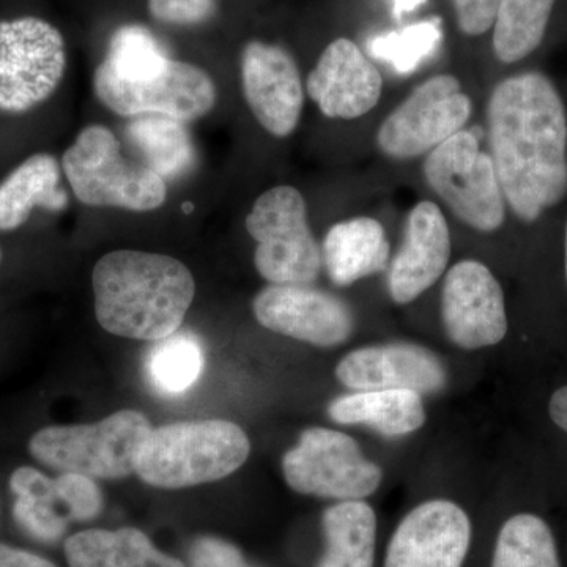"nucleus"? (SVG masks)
Masks as SVG:
<instances>
[{
    "mask_svg": "<svg viewBox=\"0 0 567 567\" xmlns=\"http://www.w3.org/2000/svg\"><path fill=\"white\" fill-rule=\"evenodd\" d=\"M488 142L503 196L524 223H535L567 194V115L543 73L498 82L487 104Z\"/></svg>",
    "mask_w": 567,
    "mask_h": 567,
    "instance_id": "f257e3e1",
    "label": "nucleus"
},
{
    "mask_svg": "<svg viewBox=\"0 0 567 567\" xmlns=\"http://www.w3.org/2000/svg\"><path fill=\"white\" fill-rule=\"evenodd\" d=\"M95 315L107 333L162 341L177 333L196 295L185 264L163 254L121 249L93 268Z\"/></svg>",
    "mask_w": 567,
    "mask_h": 567,
    "instance_id": "f03ea898",
    "label": "nucleus"
},
{
    "mask_svg": "<svg viewBox=\"0 0 567 567\" xmlns=\"http://www.w3.org/2000/svg\"><path fill=\"white\" fill-rule=\"evenodd\" d=\"M251 445L240 425L224 420L183 421L152 429L136 461L137 476L158 488H185L233 475Z\"/></svg>",
    "mask_w": 567,
    "mask_h": 567,
    "instance_id": "7ed1b4c3",
    "label": "nucleus"
},
{
    "mask_svg": "<svg viewBox=\"0 0 567 567\" xmlns=\"http://www.w3.org/2000/svg\"><path fill=\"white\" fill-rule=\"evenodd\" d=\"M151 421L136 410H122L93 424L50 425L29 442L32 457L61 473L121 480L136 473Z\"/></svg>",
    "mask_w": 567,
    "mask_h": 567,
    "instance_id": "20e7f679",
    "label": "nucleus"
},
{
    "mask_svg": "<svg viewBox=\"0 0 567 567\" xmlns=\"http://www.w3.org/2000/svg\"><path fill=\"white\" fill-rule=\"evenodd\" d=\"M62 169L78 200L89 207L152 212L166 203V183L144 163L123 156L121 142L102 125L78 134Z\"/></svg>",
    "mask_w": 567,
    "mask_h": 567,
    "instance_id": "39448f33",
    "label": "nucleus"
},
{
    "mask_svg": "<svg viewBox=\"0 0 567 567\" xmlns=\"http://www.w3.org/2000/svg\"><path fill=\"white\" fill-rule=\"evenodd\" d=\"M246 230L257 241L254 264L276 286H309L322 268V249L308 223L305 197L293 186H275L254 203Z\"/></svg>",
    "mask_w": 567,
    "mask_h": 567,
    "instance_id": "423d86ee",
    "label": "nucleus"
},
{
    "mask_svg": "<svg viewBox=\"0 0 567 567\" xmlns=\"http://www.w3.org/2000/svg\"><path fill=\"white\" fill-rule=\"evenodd\" d=\"M424 178L454 215L480 233H495L506 219V200L494 159L477 137L462 130L427 153Z\"/></svg>",
    "mask_w": 567,
    "mask_h": 567,
    "instance_id": "0eeeda50",
    "label": "nucleus"
},
{
    "mask_svg": "<svg viewBox=\"0 0 567 567\" xmlns=\"http://www.w3.org/2000/svg\"><path fill=\"white\" fill-rule=\"evenodd\" d=\"M93 87L100 102L123 117L163 115L192 122L208 114L216 103L215 82L207 71L173 59L132 78L118 76L100 63Z\"/></svg>",
    "mask_w": 567,
    "mask_h": 567,
    "instance_id": "6e6552de",
    "label": "nucleus"
},
{
    "mask_svg": "<svg viewBox=\"0 0 567 567\" xmlns=\"http://www.w3.org/2000/svg\"><path fill=\"white\" fill-rule=\"evenodd\" d=\"M62 33L40 18L0 21V111L28 112L58 91L65 73Z\"/></svg>",
    "mask_w": 567,
    "mask_h": 567,
    "instance_id": "1a4fd4ad",
    "label": "nucleus"
},
{
    "mask_svg": "<svg viewBox=\"0 0 567 567\" xmlns=\"http://www.w3.org/2000/svg\"><path fill=\"white\" fill-rule=\"evenodd\" d=\"M286 483L298 494L363 499L382 483V470L368 461L352 436L331 429L311 427L282 458Z\"/></svg>",
    "mask_w": 567,
    "mask_h": 567,
    "instance_id": "9d476101",
    "label": "nucleus"
},
{
    "mask_svg": "<svg viewBox=\"0 0 567 567\" xmlns=\"http://www.w3.org/2000/svg\"><path fill=\"white\" fill-rule=\"evenodd\" d=\"M472 110V100L457 78L439 74L417 85L390 112L377 132V145L393 159L427 155L465 130Z\"/></svg>",
    "mask_w": 567,
    "mask_h": 567,
    "instance_id": "9b49d317",
    "label": "nucleus"
},
{
    "mask_svg": "<svg viewBox=\"0 0 567 567\" xmlns=\"http://www.w3.org/2000/svg\"><path fill=\"white\" fill-rule=\"evenodd\" d=\"M442 319L447 338L461 349H483L505 339V295L486 265L461 260L447 271L442 292Z\"/></svg>",
    "mask_w": 567,
    "mask_h": 567,
    "instance_id": "f8f14e48",
    "label": "nucleus"
},
{
    "mask_svg": "<svg viewBox=\"0 0 567 567\" xmlns=\"http://www.w3.org/2000/svg\"><path fill=\"white\" fill-rule=\"evenodd\" d=\"M252 311L267 330L316 347L342 344L353 333L349 306L309 286L271 284L256 295Z\"/></svg>",
    "mask_w": 567,
    "mask_h": 567,
    "instance_id": "ddd939ff",
    "label": "nucleus"
},
{
    "mask_svg": "<svg viewBox=\"0 0 567 567\" xmlns=\"http://www.w3.org/2000/svg\"><path fill=\"white\" fill-rule=\"evenodd\" d=\"M472 540L465 511L447 499H432L410 511L399 524L385 567H462Z\"/></svg>",
    "mask_w": 567,
    "mask_h": 567,
    "instance_id": "4468645a",
    "label": "nucleus"
},
{
    "mask_svg": "<svg viewBox=\"0 0 567 567\" xmlns=\"http://www.w3.org/2000/svg\"><path fill=\"white\" fill-rule=\"evenodd\" d=\"M241 84L257 122L276 137L295 132L303 111L305 92L292 55L281 47L251 41L241 54Z\"/></svg>",
    "mask_w": 567,
    "mask_h": 567,
    "instance_id": "2eb2a0df",
    "label": "nucleus"
},
{
    "mask_svg": "<svg viewBox=\"0 0 567 567\" xmlns=\"http://www.w3.org/2000/svg\"><path fill=\"white\" fill-rule=\"evenodd\" d=\"M306 89L324 117L354 121L380 102L383 78L354 41L338 39L324 48Z\"/></svg>",
    "mask_w": 567,
    "mask_h": 567,
    "instance_id": "dca6fc26",
    "label": "nucleus"
},
{
    "mask_svg": "<svg viewBox=\"0 0 567 567\" xmlns=\"http://www.w3.org/2000/svg\"><path fill=\"white\" fill-rule=\"evenodd\" d=\"M342 385L354 391L410 390L435 393L446 383L442 361L415 344L364 347L342 358L336 368Z\"/></svg>",
    "mask_w": 567,
    "mask_h": 567,
    "instance_id": "f3484780",
    "label": "nucleus"
},
{
    "mask_svg": "<svg viewBox=\"0 0 567 567\" xmlns=\"http://www.w3.org/2000/svg\"><path fill=\"white\" fill-rule=\"evenodd\" d=\"M451 234L445 215L432 200L416 204L406 218L404 241L388 271V290L398 305H409L445 274Z\"/></svg>",
    "mask_w": 567,
    "mask_h": 567,
    "instance_id": "a211bd4d",
    "label": "nucleus"
},
{
    "mask_svg": "<svg viewBox=\"0 0 567 567\" xmlns=\"http://www.w3.org/2000/svg\"><path fill=\"white\" fill-rule=\"evenodd\" d=\"M390 244L382 224L368 216L346 219L328 230L322 262L336 286L347 287L386 270Z\"/></svg>",
    "mask_w": 567,
    "mask_h": 567,
    "instance_id": "6ab92c4d",
    "label": "nucleus"
},
{
    "mask_svg": "<svg viewBox=\"0 0 567 567\" xmlns=\"http://www.w3.org/2000/svg\"><path fill=\"white\" fill-rule=\"evenodd\" d=\"M69 196L61 189V166L48 153H37L0 182V233L28 221L35 207L62 212Z\"/></svg>",
    "mask_w": 567,
    "mask_h": 567,
    "instance_id": "aec40b11",
    "label": "nucleus"
},
{
    "mask_svg": "<svg viewBox=\"0 0 567 567\" xmlns=\"http://www.w3.org/2000/svg\"><path fill=\"white\" fill-rule=\"evenodd\" d=\"M70 567H186L137 528L87 529L65 540Z\"/></svg>",
    "mask_w": 567,
    "mask_h": 567,
    "instance_id": "412c9836",
    "label": "nucleus"
},
{
    "mask_svg": "<svg viewBox=\"0 0 567 567\" xmlns=\"http://www.w3.org/2000/svg\"><path fill=\"white\" fill-rule=\"evenodd\" d=\"M339 424H365L380 435L412 434L425 423L421 394L410 390L357 391L341 395L328 406Z\"/></svg>",
    "mask_w": 567,
    "mask_h": 567,
    "instance_id": "4be33fe9",
    "label": "nucleus"
},
{
    "mask_svg": "<svg viewBox=\"0 0 567 567\" xmlns=\"http://www.w3.org/2000/svg\"><path fill=\"white\" fill-rule=\"evenodd\" d=\"M327 551L317 567H374L377 517L361 499L328 507L323 514Z\"/></svg>",
    "mask_w": 567,
    "mask_h": 567,
    "instance_id": "5701e85b",
    "label": "nucleus"
},
{
    "mask_svg": "<svg viewBox=\"0 0 567 567\" xmlns=\"http://www.w3.org/2000/svg\"><path fill=\"white\" fill-rule=\"evenodd\" d=\"M128 140L162 178L181 177L194 164V148L182 122L163 115H145L130 123Z\"/></svg>",
    "mask_w": 567,
    "mask_h": 567,
    "instance_id": "b1692460",
    "label": "nucleus"
},
{
    "mask_svg": "<svg viewBox=\"0 0 567 567\" xmlns=\"http://www.w3.org/2000/svg\"><path fill=\"white\" fill-rule=\"evenodd\" d=\"M557 0H499L494 51L503 63H516L537 50L546 35Z\"/></svg>",
    "mask_w": 567,
    "mask_h": 567,
    "instance_id": "393cba45",
    "label": "nucleus"
},
{
    "mask_svg": "<svg viewBox=\"0 0 567 567\" xmlns=\"http://www.w3.org/2000/svg\"><path fill=\"white\" fill-rule=\"evenodd\" d=\"M203 342L193 333H174L156 341L145 360L148 383L163 395L185 394L203 375Z\"/></svg>",
    "mask_w": 567,
    "mask_h": 567,
    "instance_id": "a878e982",
    "label": "nucleus"
},
{
    "mask_svg": "<svg viewBox=\"0 0 567 567\" xmlns=\"http://www.w3.org/2000/svg\"><path fill=\"white\" fill-rule=\"evenodd\" d=\"M492 567H561L546 522L533 514L511 517L499 529Z\"/></svg>",
    "mask_w": 567,
    "mask_h": 567,
    "instance_id": "bb28decb",
    "label": "nucleus"
},
{
    "mask_svg": "<svg viewBox=\"0 0 567 567\" xmlns=\"http://www.w3.org/2000/svg\"><path fill=\"white\" fill-rule=\"evenodd\" d=\"M442 33L434 22L406 28L405 31L379 37L371 43V54L394 66L401 74L412 73L439 47Z\"/></svg>",
    "mask_w": 567,
    "mask_h": 567,
    "instance_id": "cd10ccee",
    "label": "nucleus"
},
{
    "mask_svg": "<svg viewBox=\"0 0 567 567\" xmlns=\"http://www.w3.org/2000/svg\"><path fill=\"white\" fill-rule=\"evenodd\" d=\"M13 517L17 524L28 535L41 543H54L65 533L70 518L61 507L39 499L17 498L13 506Z\"/></svg>",
    "mask_w": 567,
    "mask_h": 567,
    "instance_id": "c85d7f7f",
    "label": "nucleus"
},
{
    "mask_svg": "<svg viewBox=\"0 0 567 567\" xmlns=\"http://www.w3.org/2000/svg\"><path fill=\"white\" fill-rule=\"evenodd\" d=\"M55 487L70 520L87 522L102 513V492L92 477L80 473H62L55 477Z\"/></svg>",
    "mask_w": 567,
    "mask_h": 567,
    "instance_id": "c756f323",
    "label": "nucleus"
},
{
    "mask_svg": "<svg viewBox=\"0 0 567 567\" xmlns=\"http://www.w3.org/2000/svg\"><path fill=\"white\" fill-rule=\"evenodd\" d=\"M215 11L216 0H148V13L164 24H203Z\"/></svg>",
    "mask_w": 567,
    "mask_h": 567,
    "instance_id": "7c9ffc66",
    "label": "nucleus"
},
{
    "mask_svg": "<svg viewBox=\"0 0 567 567\" xmlns=\"http://www.w3.org/2000/svg\"><path fill=\"white\" fill-rule=\"evenodd\" d=\"M192 567H251L237 547L218 537H200L189 551Z\"/></svg>",
    "mask_w": 567,
    "mask_h": 567,
    "instance_id": "2f4dec72",
    "label": "nucleus"
},
{
    "mask_svg": "<svg viewBox=\"0 0 567 567\" xmlns=\"http://www.w3.org/2000/svg\"><path fill=\"white\" fill-rule=\"evenodd\" d=\"M457 25L468 37H480L495 24L499 0H451Z\"/></svg>",
    "mask_w": 567,
    "mask_h": 567,
    "instance_id": "473e14b6",
    "label": "nucleus"
},
{
    "mask_svg": "<svg viewBox=\"0 0 567 567\" xmlns=\"http://www.w3.org/2000/svg\"><path fill=\"white\" fill-rule=\"evenodd\" d=\"M0 567H58L50 559L21 550V548L0 544Z\"/></svg>",
    "mask_w": 567,
    "mask_h": 567,
    "instance_id": "72a5a7b5",
    "label": "nucleus"
},
{
    "mask_svg": "<svg viewBox=\"0 0 567 567\" xmlns=\"http://www.w3.org/2000/svg\"><path fill=\"white\" fill-rule=\"evenodd\" d=\"M548 412L554 423L567 432V386L559 388L551 395L550 404H548Z\"/></svg>",
    "mask_w": 567,
    "mask_h": 567,
    "instance_id": "f704fd0d",
    "label": "nucleus"
},
{
    "mask_svg": "<svg viewBox=\"0 0 567 567\" xmlns=\"http://www.w3.org/2000/svg\"><path fill=\"white\" fill-rule=\"evenodd\" d=\"M566 281H567V224H566Z\"/></svg>",
    "mask_w": 567,
    "mask_h": 567,
    "instance_id": "c9c22d12",
    "label": "nucleus"
},
{
    "mask_svg": "<svg viewBox=\"0 0 567 567\" xmlns=\"http://www.w3.org/2000/svg\"><path fill=\"white\" fill-rule=\"evenodd\" d=\"M0 262H2V251H0Z\"/></svg>",
    "mask_w": 567,
    "mask_h": 567,
    "instance_id": "e433bc0d",
    "label": "nucleus"
}]
</instances>
